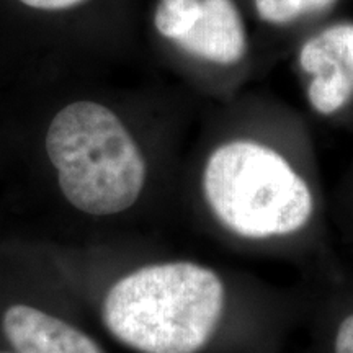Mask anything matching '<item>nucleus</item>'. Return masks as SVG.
Instances as JSON below:
<instances>
[{"mask_svg":"<svg viewBox=\"0 0 353 353\" xmlns=\"http://www.w3.org/2000/svg\"><path fill=\"white\" fill-rule=\"evenodd\" d=\"M314 170L254 138H232L211 149L201 169V195L228 236L254 249L312 239L322 219Z\"/></svg>","mask_w":353,"mask_h":353,"instance_id":"obj_1","label":"nucleus"},{"mask_svg":"<svg viewBox=\"0 0 353 353\" xmlns=\"http://www.w3.org/2000/svg\"><path fill=\"white\" fill-rule=\"evenodd\" d=\"M229 307L223 275L190 260L149 263L108 290L101 319L141 353H198L213 341Z\"/></svg>","mask_w":353,"mask_h":353,"instance_id":"obj_2","label":"nucleus"},{"mask_svg":"<svg viewBox=\"0 0 353 353\" xmlns=\"http://www.w3.org/2000/svg\"><path fill=\"white\" fill-rule=\"evenodd\" d=\"M44 152L70 205L92 216L134 206L148 180V159L118 107L94 95L61 101L48 114Z\"/></svg>","mask_w":353,"mask_h":353,"instance_id":"obj_3","label":"nucleus"},{"mask_svg":"<svg viewBox=\"0 0 353 353\" xmlns=\"http://www.w3.org/2000/svg\"><path fill=\"white\" fill-rule=\"evenodd\" d=\"M131 28V0H0V44L50 56L117 50Z\"/></svg>","mask_w":353,"mask_h":353,"instance_id":"obj_4","label":"nucleus"},{"mask_svg":"<svg viewBox=\"0 0 353 353\" xmlns=\"http://www.w3.org/2000/svg\"><path fill=\"white\" fill-rule=\"evenodd\" d=\"M299 65L311 77L307 100L322 117L339 113L353 99V23L335 25L303 44Z\"/></svg>","mask_w":353,"mask_h":353,"instance_id":"obj_5","label":"nucleus"},{"mask_svg":"<svg viewBox=\"0 0 353 353\" xmlns=\"http://www.w3.org/2000/svg\"><path fill=\"white\" fill-rule=\"evenodd\" d=\"M169 44L200 63L234 65L245 56L247 37L232 0H201L200 17L192 28Z\"/></svg>","mask_w":353,"mask_h":353,"instance_id":"obj_6","label":"nucleus"},{"mask_svg":"<svg viewBox=\"0 0 353 353\" xmlns=\"http://www.w3.org/2000/svg\"><path fill=\"white\" fill-rule=\"evenodd\" d=\"M2 327L17 353H103L81 329L28 304L8 307Z\"/></svg>","mask_w":353,"mask_h":353,"instance_id":"obj_7","label":"nucleus"},{"mask_svg":"<svg viewBox=\"0 0 353 353\" xmlns=\"http://www.w3.org/2000/svg\"><path fill=\"white\" fill-rule=\"evenodd\" d=\"M201 12V0H157L152 26L165 43L175 41L192 28Z\"/></svg>","mask_w":353,"mask_h":353,"instance_id":"obj_8","label":"nucleus"},{"mask_svg":"<svg viewBox=\"0 0 353 353\" xmlns=\"http://www.w3.org/2000/svg\"><path fill=\"white\" fill-rule=\"evenodd\" d=\"M260 19L270 23H288L306 10L304 0H255Z\"/></svg>","mask_w":353,"mask_h":353,"instance_id":"obj_9","label":"nucleus"},{"mask_svg":"<svg viewBox=\"0 0 353 353\" xmlns=\"http://www.w3.org/2000/svg\"><path fill=\"white\" fill-rule=\"evenodd\" d=\"M343 304L347 309L335 324L334 353H353V299Z\"/></svg>","mask_w":353,"mask_h":353,"instance_id":"obj_10","label":"nucleus"},{"mask_svg":"<svg viewBox=\"0 0 353 353\" xmlns=\"http://www.w3.org/2000/svg\"><path fill=\"white\" fill-rule=\"evenodd\" d=\"M334 0H304L306 3V10H322L327 6H330Z\"/></svg>","mask_w":353,"mask_h":353,"instance_id":"obj_11","label":"nucleus"},{"mask_svg":"<svg viewBox=\"0 0 353 353\" xmlns=\"http://www.w3.org/2000/svg\"><path fill=\"white\" fill-rule=\"evenodd\" d=\"M15 353H17V352H15Z\"/></svg>","mask_w":353,"mask_h":353,"instance_id":"obj_12","label":"nucleus"}]
</instances>
